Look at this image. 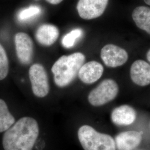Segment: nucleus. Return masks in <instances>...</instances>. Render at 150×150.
<instances>
[{
  "label": "nucleus",
  "instance_id": "f257e3e1",
  "mask_svg": "<svg viewBox=\"0 0 150 150\" xmlns=\"http://www.w3.org/2000/svg\"><path fill=\"white\" fill-rule=\"evenodd\" d=\"M39 134L38 122L24 117L6 130L2 139L5 150H32Z\"/></svg>",
  "mask_w": 150,
  "mask_h": 150
},
{
  "label": "nucleus",
  "instance_id": "f03ea898",
  "mask_svg": "<svg viewBox=\"0 0 150 150\" xmlns=\"http://www.w3.org/2000/svg\"><path fill=\"white\" fill-rule=\"evenodd\" d=\"M86 57L81 52L64 55L57 59L52 67L55 84L59 87L69 85L79 74Z\"/></svg>",
  "mask_w": 150,
  "mask_h": 150
},
{
  "label": "nucleus",
  "instance_id": "7ed1b4c3",
  "mask_svg": "<svg viewBox=\"0 0 150 150\" xmlns=\"http://www.w3.org/2000/svg\"><path fill=\"white\" fill-rule=\"evenodd\" d=\"M78 137L85 150H116L115 140L111 136L100 133L90 126H81Z\"/></svg>",
  "mask_w": 150,
  "mask_h": 150
},
{
  "label": "nucleus",
  "instance_id": "20e7f679",
  "mask_svg": "<svg viewBox=\"0 0 150 150\" xmlns=\"http://www.w3.org/2000/svg\"><path fill=\"white\" fill-rule=\"evenodd\" d=\"M119 88L112 79H106L90 92L88 102L93 106H101L113 100L118 95Z\"/></svg>",
  "mask_w": 150,
  "mask_h": 150
},
{
  "label": "nucleus",
  "instance_id": "39448f33",
  "mask_svg": "<svg viewBox=\"0 0 150 150\" xmlns=\"http://www.w3.org/2000/svg\"><path fill=\"white\" fill-rule=\"evenodd\" d=\"M29 77L33 94L38 97L46 96L50 91V85L46 71L39 64L32 65L29 70Z\"/></svg>",
  "mask_w": 150,
  "mask_h": 150
},
{
  "label": "nucleus",
  "instance_id": "423d86ee",
  "mask_svg": "<svg viewBox=\"0 0 150 150\" xmlns=\"http://www.w3.org/2000/svg\"><path fill=\"white\" fill-rule=\"evenodd\" d=\"M101 58L106 66L116 68L127 61L129 54L124 48L114 44H107L101 49Z\"/></svg>",
  "mask_w": 150,
  "mask_h": 150
},
{
  "label": "nucleus",
  "instance_id": "0eeeda50",
  "mask_svg": "<svg viewBox=\"0 0 150 150\" xmlns=\"http://www.w3.org/2000/svg\"><path fill=\"white\" fill-rule=\"evenodd\" d=\"M109 0H79L77 10L81 18L90 20L102 16Z\"/></svg>",
  "mask_w": 150,
  "mask_h": 150
},
{
  "label": "nucleus",
  "instance_id": "6e6552de",
  "mask_svg": "<svg viewBox=\"0 0 150 150\" xmlns=\"http://www.w3.org/2000/svg\"><path fill=\"white\" fill-rule=\"evenodd\" d=\"M16 54L20 62L23 64H30L33 56V43L27 33L18 32L15 36Z\"/></svg>",
  "mask_w": 150,
  "mask_h": 150
},
{
  "label": "nucleus",
  "instance_id": "1a4fd4ad",
  "mask_svg": "<svg viewBox=\"0 0 150 150\" xmlns=\"http://www.w3.org/2000/svg\"><path fill=\"white\" fill-rule=\"evenodd\" d=\"M130 77L132 82L138 86L150 85V64L143 59H137L131 64Z\"/></svg>",
  "mask_w": 150,
  "mask_h": 150
},
{
  "label": "nucleus",
  "instance_id": "9d476101",
  "mask_svg": "<svg viewBox=\"0 0 150 150\" xmlns=\"http://www.w3.org/2000/svg\"><path fill=\"white\" fill-rule=\"evenodd\" d=\"M103 71L102 64L96 61H91L81 66L78 76L84 83L92 84L101 77Z\"/></svg>",
  "mask_w": 150,
  "mask_h": 150
},
{
  "label": "nucleus",
  "instance_id": "9b49d317",
  "mask_svg": "<svg viewBox=\"0 0 150 150\" xmlns=\"http://www.w3.org/2000/svg\"><path fill=\"white\" fill-rule=\"evenodd\" d=\"M142 139V132L129 131L118 134L115 142L118 150H133L140 144Z\"/></svg>",
  "mask_w": 150,
  "mask_h": 150
},
{
  "label": "nucleus",
  "instance_id": "f8f14e48",
  "mask_svg": "<svg viewBox=\"0 0 150 150\" xmlns=\"http://www.w3.org/2000/svg\"><path fill=\"white\" fill-rule=\"evenodd\" d=\"M35 36L38 43L50 46L57 41L59 36V30L53 25L43 24L38 28Z\"/></svg>",
  "mask_w": 150,
  "mask_h": 150
},
{
  "label": "nucleus",
  "instance_id": "ddd939ff",
  "mask_svg": "<svg viewBox=\"0 0 150 150\" xmlns=\"http://www.w3.org/2000/svg\"><path fill=\"white\" fill-rule=\"evenodd\" d=\"M136 118L134 108L127 105L115 108L111 113V120L117 125H129L134 123Z\"/></svg>",
  "mask_w": 150,
  "mask_h": 150
},
{
  "label": "nucleus",
  "instance_id": "4468645a",
  "mask_svg": "<svg viewBox=\"0 0 150 150\" xmlns=\"http://www.w3.org/2000/svg\"><path fill=\"white\" fill-rule=\"evenodd\" d=\"M132 17L136 26L150 35V8L141 6L132 11Z\"/></svg>",
  "mask_w": 150,
  "mask_h": 150
},
{
  "label": "nucleus",
  "instance_id": "2eb2a0df",
  "mask_svg": "<svg viewBox=\"0 0 150 150\" xmlns=\"http://www.w3.org/2000/svg\"><path fill=\"white\" fill-rule=\"evenodd\" d=\"M15 122V119L10 112L6 103L0 99V132H5Z\"/></svg>",
  "mask_w": 150,
  "mask_h": 150
},
{
  "label": "nucleus",
  "instance_id": "dca6fc26",
  "mask_svg": "<svg viewBox=\"0 0 150 150\" xmlns=\"http://www.w3.org/2000/svg\"><path fill=\"white\" fill-rule=\"evenodd\" d=\"M83 31L81 28H76L67 33L62 40V44L65 48H70L75 45L77 40L81 38Z\"/></svg>",
  "mask_w": 150,
  "mask_h": 150
},
{
  "label": "nucleus",
  "instance_id": "f3484780",
  "mask_svg": "<svg viewBox=\"0 0 150 150\" xmlns=\"http://www.w3.org/2000/svg\"><path fill=\"white\" fill-rule=\"evenodd\" d=\"M41 12V8L38 6H31L22 10L18 14V19L20 21H28L36 16H38Z\"/></svg>",
  "mask_w": 150,
  "mask_h": 150
},
{
  "label": "nucleus",
  "instance_id": "a211bd4d",
  "mask_svg": "<svg viewBox=\"0 0 150 150\" xmlns=\"http://www.w3.org/2000/svg\"><path fill=\"white\" fill-rule=\"evenodd\" d=\"M9 71V62L5 50L0 43V81L7 76Z\"/></svg>",
  "mask_w": 150,
  "mask_h": 150
},
{
  "label": "nucleus",
  "instance_id": "6ab92c4d",
  "mask_svg": "<svg viewBox=\"0 0 150 150\" xmlns=\"http://www.w3.org/2000/svg\"><path fill=\"white\" fill-rule=\"evenodd\" d=\"M48 3L52 5H58L60 4L63 0H46Z\"/></svg>",
  "mask_w": 150,
  "mask_h": 150
},
{
  "label": "nucleus",
  "instance_id": "aec40b11",
  "mask_svg": "<svg viewBox=\"0 0 150 150\" xmlns=\"http://www.w3.org/2000/svg\"><path fill=\"white\" fill-rule=\"evenodd\" d=\"M146 58L148 60V61L150 63V49L147 51V52L146 54Z\"/></svg>",
  "mask_w": 150,
  "mask_h": 150
},
{
  "label": "nucleus",
  "instance_id": "412c9836",
  "mask_svg": "<svg viewBox=\"0 0 150 150\" xmlns=\"http://www.w3.org/2000/svg\"><path fill=\"white\" fill-rule=\"evenodd\" d=\"M144 1L147 5L150 6V0H144Z\"/></svg>",
  "mask_w": 150,
  "mask_h": 150
}]
</instances>
